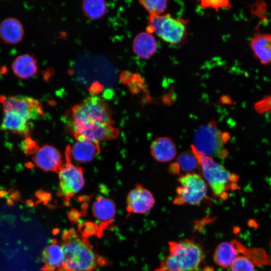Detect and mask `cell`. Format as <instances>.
I'll return each mask as SVG.
<instances>
[{
    "label": "cell",
    "mask_w": 271,
    "mask_h": 271,
    "mask_svg": "<svg viewBox=\"0 0 271 271\" xmlns=\"http://www.w3.org/2000/svg\"><path fill=\"white\" fill-rule=\"evenodd\" d=\"M168 255L155 271H196L204 257L203 250L194 240L170 241Z\"/></svg>",
    "instance_id": "cell-2"
},
{
    "label": "cell",
    "mask_w": 271,
    "mask_h": 271,
    "mask_svg": "<svg viewBox=\"0 0 271 271\" xmlns=\"http://www.w3.org/2000/svg\"><path fill=\"white\" fill-rule=\"evenodd\" d=\"M150 15L163 14L167 7L168 0H139Z\"/></svg>",
    "instance_id": "cell-25"
},
{
    "label": "cell",
    "mask_w": 271,
    "mask_h": 271,
    "mask_svg": "<svg viewBox=\"0 0 271 271\" xmlns=\"http://www.w3.org/2000/svg\"><path fill=\"white\" fill-rule=\"evenodd\" d=\"M4 111H14L28 120H37L44 115L41 103L36 99L25 95L0 96Z\"/></svg>",
    "instance_id": "cell-8"
},
{
    "label": "cell",
    "mask_w": 271,
    "mask_h": 271,
    "mask_svg": "<svg viewBox=\"0 0 271 271\" xmlns=\"http://www.w3.org/2000/svg\"><path fill=\"white\" fill-rule=\"evenodd\" d=\"M61 246L64 253L62 271H92L98 265V257L90 243L74 230L64 232Z\"/></svg>",
    "instance_id": "cell-1"
},
{
    "label": "cell",
    "mask_w": 271,
    "mask_h": 271,
    "mask_svg": "<svg viewBox=\"0 0 271 271\" xmlns=\"http://www.w3.org/2000/svg\"><path fill=\"white\" fill-rule=\"evenodd\" d=\"M254 109L260 114L269 113L271 114V94L267 95L256 102Z\"/></svg>",
    "instance_id": "cell-28"
},
{
    "label": "cell",
    "mask_w": 271,
    "mask_h": 271,
    "mask_svg": "<svg viewBox=\"0 0 271 271\" xmlns=\"http://www.w3.org/2000/svg\"><path fill=\"white\" fill-rule=\"evenodd\" d=\"M71 124H113L108 103L97 96L87 97L70 110Z\"/></svg>",
    "instance_id": "cell-5"
},
{
    "label": "cell",
    "mask_w": 271,
    "mask_h": 271,
    "mask_svg": "<svg viewBox=\"0 0 271 271\" xmlns=\"http://www.w3.org/2000/svg\"><path fill=\"white\" fill-rule=\"evenodd\" d=\"M43 271H54L62 268L64 261V253L61 245L52 243L47 246L42 252Z\"/></svg>",
    "instance_id": "cell-18"
},
{
    "label": "cell",
    "mask_w": 271,
    "mask_h": 271,
    "mask_svg": "<svg viewBox=\"0 0 271 271\" xmlns=\"http://www.w3.org/2000/svg\"><path fill=\"white\" fill-rule=\"evenodd\" d=\"M94 217L102 223H110L114 218L116 207L114 202L104 197H98L92 205Z\"/></svg>",
    "instance_id": "cell-22"
},
{
    "label": "cell",
    "mask_w": 271,
    "mask_h": 271,
    "mask_svg": "<svg viewBox=\"0 0 271 271\" xmlns=\"http://www.w3.org/2000/svg\"><path fill=\"white\" fill-rule=\"evenodd\" d=\"M71 128L75 137H82L98 145L102 141L115 138L118 134V129L113 124H72Z\"/></svg>",
    "instance_id": "cell-10"
},
{
    "label": "cell",
    "mask_w": 271,
    "mask_h": 271,
    "mask_svg": "<svg viewBox=\"0 0 271 271\" xmlns=\"http://www.w3.org/2000/svg\"><path fill=\"white\" fill-rule=\"evenodd\" d=\"M155 203L151 192L138 184L127 196L126 209L129 213L145 214L153 208Z\"/></svg>",
    "instance_id": "cell-11"
},
{
    "label": "cell",
    "mask_w": 271,
    "mask_h": 271,
    "mask_svg": "<svg viewBox=\"0 0 271 271\" xmlns=\"http://www.w3.org/2000/svg\"><path fill=\"white\" fill-rule=\"evenodd\" d=\"M105 0H83L82 10L90 19L96 20L102 17L106 11Z\"/></svg>",
    "instance_id": "cell-23"
},
{
    "label": "cell",
    "mask_w": 271,
    "mask_h": 271,
    "mask_svg": "<svg viewBox=\"0 0 271 271\" xmlns=\"http://www.w3.org/2000/svg\"><path fill=\"white\" fill-rule=\"evenodd\" d=\"M179 173L184 172L186 173H193L200 166L198 160L191 151L181 153L178 157L177 161L175 162Z\"/></svg>",
    "instance_id": "cell-24"
},
{
    "label": "cell",
    "mask_w": 271,
    "mask_h": 271,
    "mask_svg": "<svg viewBox=\"0 0 271 271\" xmlns=\"http://www.w3.org/2000/svg\"><path fill=\"white\" fill-rule=\"evenodd\" d=\"M250 48L260 63H271V34L255 33L250 41Z\"/></svg>",
    "instance_id": "cell-16"
},
{
    "label": "cell",
    "mask_w": 271,
    "mask_h": 271,
    "mask_svg": "<svg viewBox=\"0 0 271 271\" xmlns=\"http://www.w3.org/2000/svg\"><path fill=\"white\" fill-rule=\"evenodd\" d=\"M76 142L68 153L76 162L83 163L91 161L98 153L99 145L80 136L76 137Z\"/></svg>",
    "instance_id": "cell-13"
},
{
    "label": "cell",
    "mask_w": 271,
    "mask_h": 271,
    "mask_svg": "<svg viewBox=\"0 0 271 271\" xmlns=\"http://www.w3.org/2000/svg\"><path fill=\"white\" fill-rule=\"evenodd\" d=\"M151 154L157 161L166 163L173 160L177 154V149L173 140L167 137L155 139L151 145Z\"/></svg>",
    "instance_id": "cell-15"
},
{
    "label": "cell",
    "mask_w": 271,
    "mask_h": 271,
    "mask_svg": "<svg viewBox=\"0 0 271 271\" xmlns=\"http://www.w3.org/2000/svg\"><path fill=\"white\" fill-rule=\"evenodd\" d=\"M14 74L20 79H28L35 75L38 71L37 61L30 54L19 56L12 64Z\"/></svg>",
    "instance_id": "cell-20"
},
{
    "label": "cell",
    "mask_w": 271,
    "mask_h": 271,
    "mask_svg": "<svg viewBox=\"0 0 271 271\" xmlns=\"http://www.w3.org/2000/svg\"><path fill=\"white\" fill-rule=\"evenodd\" d=\"M24 34L23 26L16 18L6 19L0 24V37L7 44H18L22 41Z\"/></svg>",
    "instance_id": "cell-17"
},
{
    "label": "cell",
    "mask_w": 271,
    "mask_h": 271,
    "mask_svg": "<svg viewBox=\"0 0 271 271\" xmlns=\"http://www.w3.org/2000/svg\"><path fill=\"white\" fill-rule=\"evenodd\" d=\"M191 148L198 160L203 178L215 197L225 200L230 191L239 188L237 175L231 173L212 158L200 155L192 147Z\"/></svg>",
    "instance_id": "cell-3"
},
{
    "label": "cell",
    "mask_w": 271,
    "mask_h": 271,
    "mask_svg": "<svg viewBox=\"0 0 271 271\" xmlns=\"http://www.w3.org/2000/svg\"><path fill=\"white\" fill-rule=\"evenodd\" d=\"M230 268L231 271H255L253 262L246 256H238Z\"/></svg>",
    "instance_id": "cell-26"
},
{
    "label": "cell",
    "mask_w": 271,
    "mask_h": 271,
    "mask_svg": "<svg viewBox=\"0 0 271 271\" xmlns=\"http://www.w3.org/2000/svg\"><path fill=\"white\" fill-rule=\"evenodd\" d=\"M58 173L59 190L62 196L68 199L82 189L85 182L81 168L68 161L61 166Z\"/></svg>",
    "instance_id": "cell-9"
},
{
    "label": "cell",
    "mask_w": 271,
    "mask_h": 271,
    "mask_svg": "<svg viewBox=\"0 0 271 271\" xmlns=\"http://www.w3.org/2000/svg\"><path fill=\"white\" fill-rule=\"evenodd\" d=\"M200 6L204 9H213L218 11L222 8L230 9L231 5L229 0H199Z\"/></svg>",
    "instance_id": "cell-27"
},
{
    "label": "cell",
    "mask_w": 271,
    "mask_h": 271,
    "mask_svg": "<svg viewBox=\"0 0 271 271\" xmlns=\"http://www.w3.org/2000/svg\"><path fill=\"white\" fill-rule=\"evenodd\" d=\"M54 271H61V270H54Z\"/></svg>",
    "instance_id": "cell-29"
},
{
    "label": "cell",
    "mask_w": 271,
    "mask_h": 271,
    "mask_svg": "<svg viewBox=\"0 0 271 271\" xmlns=\"http://www.w3.org/2000/svg\"><path fill=\"white\" fill-rule=\"evenodd\" d=\"M32 122L14 111H4L1 129L27 136L33 126Z\"/></svg>",
    "instance_id": "cell-14"
},
{
    "label": "cell",
    "mask_w": 271,
    "mask_h": 271,
    "mask_svg": "<svg viewBox=\"0 0 271 271\" xmlns=\"http://www.w3.org/2000/svg\"><path fill=\"white\" fill-rule=\"evenodd\" d=\"M34 161L38 168L47 172H58L62 166L60 152L55 147L48 145L37 150Z\"/></svg>",
    "instance_id": "cell-12"
},
{
    "label": "cell",
    "mask_w": 271,
    "mask_h": 271,
    "mask_svg": "<svg viewBox=\"0 0 271 271\" xmlns=\"http://www.w3.org/2000/svg\"><path fill=\"white\" fill-rule=\"evenodd\" d=\"M178 183L174 204L196 205L207 198L208 186L199 174L195 172L185 174L179 178Z\"/></svg>",
    "instance_id": "cell-7"
},
{
    "label": "cell",
    "mask_w": 271,
    "mask_h": 271,
    "mask_svg": "<svg viewBox=\"0 0 271 271\" xmlns=\"http://www.w3.org/2000/svg\"><path fill=\"white\" fill-rule=\"evenodd\" d=\"M233 242H223L216 247L214 255V262L222 268L231 266L234 261L238 256V250Z\"/></svg>",
    "instance_id": "cell-19"
},
{
    "label": "cell",
    "mask_w": 271,
    "mask_h": 271,
    "mask_svg": "<svg viewBox=\"0 0 271 271\" xmlns=\"http://www.w3.org/2000/svg\"><path fill=\"white\" fill-rule=\"evenodd\" d=\"M147 32L155 33L164 41L173 45L181 43L185 38L187 28L183 20L170 14L150 15Z\"/></svg>",
    "instance_id": "cell-6"
},
{
    "label": "cell",
    "mask_w": 271,
    "mask_h": 271,
    "mask_svg": "<svg viewBox=\"0 0 271 271\" xmlns=\"http://www.w3.org/2000/svg\"><path fill=\"white\" fill-rule=\"evenodd\" d=\"M157 48V44L154 37L147 32L140 33L134 39L133 51L140 58H150L155 53Z\"/></svg>",
    "instance_id": "cell-21"
},
{
    "label": "cell",
    "mask_w": 271,
    "mask_h": 271,
    "mask_svg": "<svg viewBox=\"0 0 271 271\" xmlns=\"http://www.w3.org/2000/svg\"><path fill=\"white\" fill-rule=\"evenodd\" d=\"M230 135L219 129L215 121L200 126L196 131L192 147L200 155L225 159L228 155L224 147Z\"/></svg>",
    "instance_id": "cell-4"
}]
</instances>
